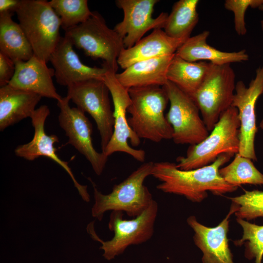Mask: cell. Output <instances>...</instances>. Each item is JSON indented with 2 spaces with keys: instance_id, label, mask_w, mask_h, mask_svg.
<instances>
[{
  "instance_id": "15",
  "label": "cell",
  "mask_w": 263,
  "mask_h": 263,
  "mask_svg": "<svg viewBox=\"0 0 263 263\" xmlns=\"http://www.w3.org/2000/svg\"><path fill=\"white\" fill-rule=\"evenodd\" d=\"M50 113L49 107L45 105L35 110L31 117L34 129L33 137L29 142L18 146L15 150V153L17 156L29 161H33L40 156H45L54 160L69 175L82 199L86 202H89L90 196L87 186L77 181L68 162L62 160L56 153L54 144L58 142V138L55 134L49 135L45 132V123Z\"/></svg>"
},
{
  "instance_id": "22",
  "label": "cell",
  "mask_w": 263,
  "mask_h": 263,
  "mask_svg": "<svg viewBox=\"0 0 263 263\" xmlns=\"http://www.w3.org/2000/svg\"><path fill=\"white\" fill-rule=\"evenodd\" d=\"M42 97L9 85L0 88V131L31 117Z\"/></svg>"
},
{
  "instance_id": "25",
  "label": "cell",
  "mask_w": 263,
  "mask_h": 263,
  "mask_svg": "<svg viewBox=\"0 0 263 263\" xmlns=\"http://www.w3.org/2000/svg\"><path fill=\"white\" fill-rule=\"evenodd\" d=\"M198 0H180L174 3L164 27L169 37L186 40L199 21Z\"/></svg>"
},
{
  "instance_id": "17",
  "label": "cell",
  "mask_w": 263,
  "mask_h": 263,
  "mask_svg": "<svg viewBox=\"0 0 263 263\" xmlns=\"http://www.w3.org/2000/svg\"><path fill=\"white\" fill-rule=\"evenodd\" d=\"M73 44L66 37H61L49 61L54 69L57 83L68 87L91 79L102 80L108 70L105 66L92 67L83 64L73 49Z\"/></svg>"
},
{
  "instance_id": "4",
  "label": "cell",
  "mask_w": 263,
  "mask_h": 263,
  "mask_svg": "<svg viewBox=\"0 0 263 263\" xmlns=\"http://www.w3.org/2000/svg\"><path fill=\"white\" fill-rule=\"evenodd\" d=\"M239 128L237 109L231 106L222 113L204 140L190 145L186 156L177 158V168L184 170L197 169L212 164L223 153H239Z\"/></svg>"
},
{
  "instance_id": "5",
  "label": "cell",
  "mask_w": 263,
  "mask_h": 263,
  "mask_svg": "<svg viewBox=\"0 0 263 263\" xmlns=\"http://www.w3.org/2000/svg\"><path fill=\"white\" fill-rule=\"evenodd\" d=\"M16 13L34 56L47 63L61 37L59 17L46 0H20Z\"/></svg>"
},
{
  "instance_id": "20",
  "label": "cell",
  "mask_w": 263,
  "mask_h": 263,
  "mask_svg": "<svg viewBox=\"0 0 263 263\" xmlns=\"http://www.w3.org/2000/svg\"><path fill=\"white\" fill-rule=\"evenodd\" d=\"M208 31L189 37L177 49L175 54L190 62L207 61L215 65L228 64L247 61L249 56L245 50L238 52H223L207 43Z\"/></svg>"
},
{
  "instance_id": "34",
  "label": "cell",
  "mask_w": 263,
  "mask_h": 263,
  "mask_svg": "<svg viewBox=\"0 0 263 263\" xmlns=\"http://www.w3.org/2000/svg\"><path fill=\"white\" fill-rule=\"evenodd\" d=\"M258 9L261 10V11H263V3L259 6V7H258Z\"/></svg>"
},
{
  "instance_id": "8",
  "label": "cell",
  "mask_w": 263,
  "mask_h": 263,
  "mask_svg": "<svg viewBox=\"0 0 263 263\" xmlns=\"http://www.w3.org/2000/svg\"><path fill=\"white\" fill-rule=\"evenodd\" d=\"M235 86V74L230 64L211 63L204 81L190 96L209 132L222 113L231 106Z\"/></svg>"
},
{
  "instance_id": "28",
  "label": "cell",
  "mask_w": 263,
  "mask_h": 263,
  "mask_svg": "<svg viewBox=\"0 0 263 263\" xmlns=\"http://www.w3.org/2000/svg\"><path fill=\"white\" fill-rule=\"evenodd\" d=\"M243 230L242 238L234 242L237 246L244 244V256L248 260L255 259V263H262L263 256V225L236 218Z\"/></svg>"
},
{
  "instance_id": "13",
  "label": "cell",
  "mask_w": 263,
  "mask_h": 263,
  "mask_svg": "<svg viewBox=\"0 0 263 263\" xmlns=\"http://www.w3.org/2000/svg\"><path fill=\"white\" fill-rule=\"evenodd\" d=\"M263 92V66L256 70L248 87L242 80L237 82L231 105L237 109L240 121L239 153L254 161L257 160L254 146L257 132L255 105Z\"/></svg>"
},
{
  "instance_id": "27",
  "label": "cell",
  "mask_w": 263,
  "mask_h": 263,
  "mask_svg": "<svg viewBox=\"0 0 263 263\" xmlns=\"http://www.w3.org/2000/svg\"><path fill=\"white\" fill-rule=\"evenodd\" d=\"M49 3L59 17L65 31L84 22L93 14L87 0H51Z\"/></svg>"
},
{
  "instance_id": "23",
  "label": "cell",
  "mask_w": 263,
  "mask_h": 263,
  "mask_svg": "<svg viewBox=\"0 0 263 263\" xmlns=\"http://www.w3.org/2000/svg\"><path fill=\"white\" fill-rule=\"evenodd\" d=\"M13 13L0 14V52L14 62L26 61L34 56L32 47Z\"/></svg>"
},
{
  "instance_id": "2",
  "label": "cell",
  "mask_w": 263,
  "mask_h": 263,
  "mask_svg": "<svg viewBox=\"0 0 263 263\" xmlns=\"http://www.w3.org/2000/svg\"><path fill=\"white\" fill-rule=\"evenodd\" d=\"M131 104L127 109L131 114L128 123L136 135L159 143L172 139L173 129L164 115L169 99L164 88L159 86L129 89Z\"/></svg>"
},
{
  "instance_id": "29",
  "label": "cell",
  "mask_w": 263,
  "mask_h": 263,
  "mask_svg": "<svg viewBox=\"0 0 263 263\" xmlns=\"http://www.w3.org/2000/svg\"><path fill=\"white\" fill-rule=\"evenodd\" d=\"M229 199L237 218L249 221L263 217V191L244 190L243 194Z\"/></svg>"
},
{
  "instance_id": "30",
  "label": "cell",
  "mask_w": 263,
  "mask_h": 263,
  "mask_svg": "<svg viewBox=\"0 0 263 263\" xmlns=\"http://www.w3.org/2000/svg\"><path fill=\"white\" fill-rule=\"evenodd\" d=\"M263 0H226L225 8L234 14V28L239 36L246 34L247 29L245 22V14L247 8H256L263 3Z\"/></svg>"
},
{
  "instance_id": "32",
  "label": "cell",
  "mask_w": 263,
  "mask_h": 263,
  "mask_svg": "<svg viewBox=\"0 0 263 263\" xmlns=\"http://www.w3.org/2000/svg\"><path fill=\"white\" fill-rule=\"evenodd\" d=\"M20 0H0V14L16 13Z\"/></svg>"
},
{
  "instance_id": "12",
  "label": "cell",
  "mask_w": 263,
  "mask_h": 263,
  "mask_svg": "<svg viewBox=\"0 0 263 263\" xmlns=\"http://www.w3.org/2000/svg\"><path fill=\"white\" fill-rule=\"evenodd\" d=\"M69 101L66 96L57 102L60 110L59 125L68 138V143L84 156L95 174L100 175L108 157L95 150L92 142L93 127L90 121L82 111L77 107H71Z\"/></svg>"
},
{
  "instance_id": "31",
  "label": "cell",
  "mask_w": 263,
  "mask_h": 263,
  "mask_svg": "<svg viewBox=\"0 0 263 263\" xmlns=\"http://www.w3.org/2000/svg\"><path fill=\"white\" fill-rule=\"evenodd\" d=\"M15 72V62L0 52V86L7 85Z\"/></svg>"
},
{
  "instance_id": "6",
  "label": "cell",
  "mask_w": 263,
  "mask_h": 263,
  "mask_svg": "<svg viewBox=\"0 0 263 263\" xmlns=\"http://www.w3.org/2000/svg\"><path fill=\"white\" fill-rule=\"evenodd\" d=\"M158 211V203L154 200L142 214L131 220L124 219L122 211H112L108 227L114 236L109 241H104L98 237L94 222L87 225V230L94 240L102 244L100 249L103 251V256L110 261L122 254L129 246L145 243L152 237Z\"/></svg>"
},
{
  "instance_id": "11",
  "label": "cell",
  "mask_w": 263,
  "mask_h": 263,
  "mask_svg": "<svg viewBox=\"0 0 263 263\" xmlns=\"http://www.w3.org/2000/svg\"><path fill=\"white\" fill-rule=\"evenodd\" d=\"M116 74L108 69L103 78L112 95L114 108L113 131L103 153L109 157L116 152H125L137 161L144 162L146 156L145 151L135 149L128 144L129 139L133 147H137L140 144V138L132 131L126 117L127 109L131 104L129 89L119 81Z\"/></svg>"
},
{
  "instance_id": "16",
  "label": "cell",
  "mask_w": 263,
  "mask_h": 263,
  "mask_svg": "<svg viewBox=\"0 0 263 263\" xmlns=\"http://www.w3.org/2000/svg\"><path fill=\"white\" fill-rule=\"evenodd\" d=\"M234 213L235 209L231 206L226 217L213 227L201 224L194 215L187 218L188 224L194 232V243L203 253V263H234L227 233L229 218Z\"/></svg>"
},
{
  "instance_id": "19",
  "label": "cell",
  "mask_w": 263,
  "mask_h": 263,
  "mask_svg": "<svg viewBox=\"0 0 263 263\" xmlns=\"http://www.w3.org/2000/svg\"><path fill=\"white\" fill-rule=\"evenodd\" d=\"M185 40L171 38L162 29H155L129 48H124L117 59L124 70L142 60L172 55Z\"/></svg>"
},
{
  "instance_id": "33",
  "label": "cell",
  "mask_w": 263,
  "mask_h": 263,
  "mask_svg": "<svg viewBox=\"0 0 263 263\" xmlns=\"http://www.w3.org/2000/svg\"><path fill=\"white\" fill-rule=\"evenodd\" d=\"M260 128L263 130V118L260 123Z\"/></svg>"
},
{
  "instance_id": "24",
  "label": "cell",
  "mask_w": 263,
  "mask_h": 263,
  "mask_svg": "<svg viewBox=\"0 0 263 263\" xmlns=\"http://www.w3.org/2000/svg\"><path fill=\"white\" fill-rule=\"evenodd\" d=\"M211 64L207 61H188L175 54L169 66L167 78L191 96L204 81Z\"/></svg>"
},
{
  "instance_id": "14",
  "label": "cell",
  "mask_w": 263,
  "mask_h": 263,
  "mask_svg": "<svg viewBox=\"0 0 263 263\" xmlns=\"http://www.w3.org/2000/svg\"><path fill=\"white\" fill-rule=\"evenodd\" d=\"M158 0H117L116 6L124 13L123 20L113 29L123 38L126 49L132 47L145 34L153 29H162L168 14L162 12L156 18L152 15Z\"/></svg>"
},
{
  "instance_id": "1",
  "label": "cell",
  "mask_w": 263,
  "mask_h": 263,
  "mask_svg": "<svg viewBox=\"0 0 263 263\" xmlns=\"http://www.w3.org/2000/svg\"><path fill=\"white\" fill-rule=\"evenodd\" d=\"M234 155L223 153L212 164L197 169L184 170L168 161L154 163L151 175L161 183L156 188L163 192L184 196L194 203H200L207 197V191L222 195L235 191L238 187L226 182L219 170Z\"/></svg>"
},
{
  "instance_id": "18",
  "label": "cell",
  "mask_w": 263,
  "mask_h": 263,
  "mask_svg": "<svg viewBox=\"0 0 263 263\" xmlns=\"http://www.w3.org/2000/svg\"><path fill=\"white\" fill-rule=\"evenodd\" d=\"M15 64V74L8 85L57 102L62 100L53 83L54 69L48 67L46 62L34 56L27 61H18Z\"/></svg>"
},
{
  "instance_id": "26",
  "label": "cell",
  "mask_w": 263,
  "mask_h": 263,
  "mask_svg": "<svg viewBox=\"0 0 263 263\" xmlns=\"http://www.w3.org/2000/svg\"><path fill=\"white\" fill-rule=\"evenodd\" d=\"M220 176L227 183L238 187L242 185H263V174L255 167L251 159L235 154L233 161L219 170Z\"/></svg>"
},
{
  "instance_id": "3",
  "label": "cell",
  "mask_w": 263,
  "mask_h": 263,
  "mask_svg": "<svg viewBox=\"0 0 263 263\" xmlns=\"http://www.w3.org/2000/svg\"><path fill=\"white\" fill-rule=\"evenodd\" d=\"M154 162L143 163L125 179L115 185L111 193L104 194L89 178L94 188V203L92 207L93 217L101 221L107 211H121L129 217H136L142 214L153 200L145 180L151 175Z\"/></svg>"
},
{
  "instance_id": "21",
  "label": "cell",
  "mask_w": 263,
  "mask_h": 263,
  "mask_svg": "<svg viewBox=\"0 0 263 263\" xmlns=\"http://www.w3.org/2000/svg\"><path fill=\"white\" fill-rule=\"evenodd\" d=\"M175 54L137 62L121 73L116 74V77L128 89L148 86L163 87L168 81L167 73Z\"/></svg>"
},
{
  "instance_id": "9",
  "label": "cell",
  "mask_w": 263,
  "mask_h": 263,
  "mask_svg": "<svg viewBox=\"0 0 263 263\" xmlns=\"http://www.w3.org/2000/svg\"><path fill=\"white\" fill-rule=\"evenodd\" d=\"M109 90L102 80L91 79L67 87L66 97L77 108L94 119L101 138L103 152L113 131V112L111 109Z\"/></svg>"
},
{
  "instance_id": "7",
  "label": "cell",
  "mask_w": 263,
  "mask_h": 263,
  "mask_svg": "<svg viewBox=\"0 0 263 263\" xmlns=\"http://www.w3.org/2000/svg\"><path fill=\"white\" fill-rule=\"evenodd\" d=\"M64 36L87 56L95 59L101 58L102 65L116 72L118 58L125 48L123 40L113 29L107 25L97 11L93 12L84 22L65 31Z\"/></svg>"
},
{
  "instance_id": "35",
  "label": "cell",
  "mask_w": 263,
  "mask_h": 263,
  "mask_svg": "<svg viewBox=\"0 0 263 263\" xmlns=\"http://www.w3.org/2000/svg\"><path fill=\"white\" fill-rule=\"evenodd\" d=\"M261 26L262 29V31L263 32V19H262L261 21Z\"/></svg>"
},
{
  "instance_id": "10",
  "label": "cell",
  "mask_w": 263,
  "mask_h": 263,
  "mask_svg": "<svg viewBox=\"0 0 263 263\" xmlns=\"http://www.w3.org/2000/svg\"><path fill=\"white\" fill-rule=\"evenodd\" d=\"M163 87L170 102L166 117L172 128L174 143L193 145L201 142L208 135L209 131L194 100L169 81Z\"/></svg>"
}]
</instances>
